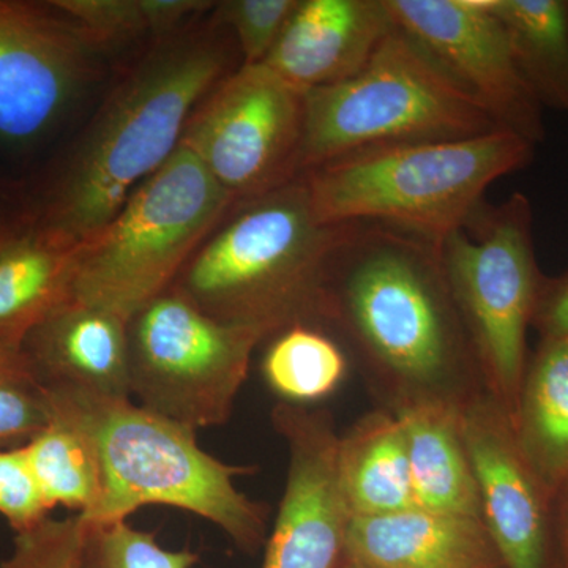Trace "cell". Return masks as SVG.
<instances>
[{
    "instance_id": "4316f807",
    "label": "cell",
    "mask_w": 568,
    "mask_h": 568,
    "mask_svg": "<svg viewBox=\"0 0 568 568\" xmlns=\"http://www.w3.org/2000/svg\"><path fill=\"white\" fill-rule=\"evenodd\" d=\"M84 521L80 514L51 515L32 528L14 534L13 547L0 568H80Z\"/></svg>"
},
{
    "instance_id": "83f0119b",
    "label": "cell",
    "mask_w": 568,
    "mask_h": 568,
    "mask_svg": "<svg viewBox=\"0 0 568 568\" xmlns=\"http://www.w3.org/2000/svg\"><path fill=\"white\" fill-rule=\"evenodd\" d=\"M298 0H231L219 7V18L237 39L242 65H260L272 51Z\"/></svg>"
},
{
    "instance_id": "52a82bcc",
    "label": "cell",
    "mask_w": 568,
    "mask_h": 568,
    "mask_svg": "<svg viewBox=\"0 0 568 568\" xmlns=\"http://www.w3.org/2000/svg\"><path fill=\"white\" fill-rule=\"evenodd\" d=\"M495 130L485 108L396 24L353 78L305 92L302 174L376 145Z\"/></svg>"
},
{
    "instance_id": "ac0fdd59",
    "label": "cell",
    "mask_w": 568,
    "mask_h": 568,
    "mask_svg": "<svg viewBox=\"0 0 568 568\" xmlns=\"http://www.w3.org/2000/svg\"><path fill=\"white\" fill-rule=\"evenodd\" d=\"M82 242L22 213L0 239V349L21 351L54 310L71 301Z\"/></svg>"
},
{
    "instance_id": "9a60e30c",
    "label": "cell",
    "mask_w": 568,
    "mask_h": 568,
    "mask_svg": "<svg viewBox=\"0 0 568 568\" xmlns=\"http://www.w3.org/2000/svg\"><path fill=\"white\" fill-rule=\"evenodd\" d=\"M396 22L387 0H298L263 62L301 92L358 73Z\"/></svg>"
},
{
    "instance_id": "8fae6325",
    "label": "cell",
    "mask_w": 568,
    "mask_h": 568,
    "mask_svg": "<svg viewBox=\"0 0 568 568\" xmlns=\"http://www.w3.org/2000/svg\"><path fill=\"white\" fill-rule=\"evenodd\" d=\"M97 47L52 2L0 0V142L47 136L92 81Z\"/></svg>"
},
{
    "instance_id": "5bb4252c",
    "label": "cell",
    "mask_w": 568,
    "mask_h": 568,
    "mask_svg": "<svg viewBox=\"0 0 568 568\" xmlns=\"http://www.w3.org/2000/svg\"><path fill=\"white\" fill-rule=\"evenodd\" d=\"M481 521L506 568H551L552 493L519 450L511 420L488 392L462 410Z\"/></svg>"
},
{
    "instance_id": "30bf717a",
    "label": "cell",
    "mask_w": 568,
    "mask_h": 568,
    "mask_svg": "<svg viewBox=\"0 0 568 568\" xmlns=\"http://www.w3.org/2000/svg\"><path fill=\"white\" fill-rule=\"evenodd\" d=\"M304 119V92L264 63L241 65L197 104L181 145L241 203L302 174Z\"/></svg>"
},
{
    "instance_id": "cb8c5ba5",
    "label": "cell",
    "mask_w": 568,
    "mask_h": 568,
    "mask_svg": "<svg viewBox=\"0 0 568 568\" xmlns=\"http://www.w3.org/2000/svg\"><path fill=\"white\" fill-rule=\"evenodd\" d=\"M349 357L317 325L297 324L272 336L261 365L267 387L280 402L312 406L343 386Z\"/></svg>"
},
{
    "instance_id": "277c9868",
    "label": "cell",
    "mask_w": 568,
    "mask_h": 568,
    "mask_svg": "<svg viewBox=\"0 0 568 568\" xmlns=\"http://www.w3.org/2000/svg\"><path fill=\"white\" fill-rule=\"evenodd\" d=\"M338 231L316 219L298 175L275 192L235 204L173 287L205 315L264 339L293 325H315Z\"/></svg>"
},
{
    "instance_id": "e0dca14e",
    "label": "cell",
    "mask_w": 568,
    "mask_h": 568,
    "mask_svg": "<svg viewBox=\"0 0 568 568\" xmlns=\"http://www.w3.org/2000/svg\"><path fill=\"white\" fill-rule=\"evenodd\" d=\"M346 562L365 568H506L480 518L422 507L351 519Z\"/></svg>"
},
{
    "instance_id": "f546056e",
    "label": "cell",
    "mask_w": 568,
    "mask_h": 568,
    "mask_svg": "<svg viewBox=\"0 0 568 568\" xmlns=\"http://www.w3.org/2000/svg\"><path fill=\"white\" fill-rule=\"evenodd\" d=\"M50 511L24 446L0 450V517L17 534L39 525L50 517Z\"/></svg>"
},
{
    "instance_id": "484cf974",
    "label": "cell",
    "mask_w": 568,
    "mask_h": 568,
    "mask_svg": "<svg viewBox=\"0 0 568 568\" xmlns=\"http://www.w3.org/2000/svg\"><path fill=\"white\" fill-rule=\"evenodd\" d=\"M47 420V392L24 354L0 349V450L26 446Z\"/></svg>"
},
{
    "instance_id": "8992f818",
    "label": "cell",
    "mask_w": 568,
    "mask_h": 568,
    "mask_svg": "<svg viewBox=\"0 0 568 568\" xmlns=\"http://www.w3.org/2000/svg\"><path fill=\"white\" fill-rule=\"evenodd\" d=\"M237 203L179 144L118 215L82 241L71 301L132 320L174 286L193 254Z\"/></svg>"
},
{
    "instance_id": "d6986e66",
    "label": "cell",
    "mask_w": 568,
    "mask_h": 568,
    "mask_svg": "<svg viewBox=\"0 0 568 568\" xmlns=\"http://www.w3.org/2000/svg\"><path fill=\"white\" fill-rule=\"evenodd\" d=\"M338 478L353 518L417 507L405 426L398 416L376 407L339 435Z\"/></svg>"
},
{
    "instance_id": "1f68e13d",
    "label": "cell",
    "mask_w": 568,
    "mask_h": 568,
    "mask_svg": "<svg viewBox=\"0 0 568 568\" xmlns=\"http://www.w3.org/2000/svg\"><path fill=\"white\" fill-rule=\"evenodd\" d=\"M551 568H568V478L552 495Z\"/></svg>"
},
{
    "instance_id": "2e32d148",
    "label": "cell",
    "mask_w": 568,
    "mask_h": 568,
    "mask_svg": "<svg viewBox=\"0 0 568 568\" xmlns=\"http://www.w3.org/2000/svg\"><path fill=\"white\" fill-rule=\"evenodd\" d=\"M21 353L44 390L130 399L129 321L69 301L26 336Z\"/></svg>"
},
{
    "instance_id": "ffe728a7",
    "label": "cell",
    "mask_w": 568,
    "mask_h": 568,
    "mask_svg": "<svg viewBox=\"0 0 568 568\" xmlns=\"http://www.w3.org/2000/svg\"><path fill=\"white\" fill-rule=\"evenodd\" d=\"M510 420L519 450L555 495L568 478V336L540 338Z\"/></svg>"
},
{
    "instance_id": "ba28073f",
    "label": "cell",
    "mask_w": 568,
    "mask_h": 568,
    "mask_svg": "<svg viewBox=\"0 0 568 568\" xmlns=\"http://www.w3.org/2000/svg\"><path fill=\"white\" fill-rule=\"evenodd\" d=\"M485 388L514 416L528 365V331L545 275L534 244V212L523 193L485 204L439 245Z\"/></svg>"
},
{
    "instance_id": "7a4b0ae2",
    "label": "cell",
    "mask_w": 568,
    "mask_h": 568,
    "mask_svg": "<svg viewBox=\"0 0 568 568\" xmlns=\"http://www.w3.org/2000/svg\"><path fill=\"white\" fill-rule=\"evenodd\" d=\"M230 62L212 33L160 40L111 93L33 212L81 242L103 230L178 151L190 115L231 73Z\"/></svg>"
},
{
    "instance_id": "9c48e42d",
    "label": "cell",
    "mask_w": 568,
    "mask_h": 568,
    "mask_svg": "<svg viewBox=\"0 0 568 568\" xmlns=\"http://www.w3.org/2000/svg\"><path fill=\"white\" fill-rule=\"evenodd\" d=\"M263 342L171 287L129 321L130 390L144 409L193 432L224 425Z\"/></svg>"
},
{
    "instance_id": "5b68a950",
    "label": "cell",
    "mask_w": 568,
    "mask_h": 568,
    "mask_svg": "<svg viewBox=\"0 0 568 568\" xmlns=\"http://www.w3.org/2000/svg\"><path fill=\"white\" fill-rule=\"evenodd\" d=\"M65 396L95 446L102 493L88 525L126 521L144 506H170L207 519L246 555L268 537L271 507L242 493L235 478L254 467L227 465L197 444L196 432L134 405L69 390Z\"/></svg>"
},
{
    "instance_id": "d4e9b609",
    "label": "cell",
    "mask_w": 568,
    "mask_h": 568,
    "mask_svg": "<svg viewBox=\"0 0 568 568\" xmlns=\"http://www.w3.org/2000/svg\"><path fill=\"white\" fill-rule=\"evenodd\" d=\"M193 549H168L155 534L134 529L126 521L84 523L80 568H193Z\"/></svg>"
},
{
    "instance_id": "7c38bea8",
    "label": "cell",
    "mask_w": 568,
    "mask_h": 568,
    "mask_svg": "<svg viewBox=\"0 0 568 568\" xmlns=\"http://www.w3.org/2000/svg\"><path fill=\"white\" fill-rule=\"evenodd\" d=\"M271 418L286 444L287 474L261 568H343L353 515L339 485L334 416L278 402Z\"/></svg>"
},
{
    "instance_id": "603a6c76",
    "label": "cell",
    "mask_w": 568,
    "mask_h": 568,
    "mask_svg": "<svg viewBox=\"0 0 568 568\" xmlns=\"http://www.w3.org/2000/svg\"><path fill=\"white\" fill-rule=\"evenodd\" d=\"M487 7L538 103L568 115V0H487Z\"/></svg>"
},
{
    "instance_id": "44dd1931",
    "label": "cell",
    "mask_w": 568,
    "mask_h": 568,
    "mask_svg": "<svg viewBox=\"0 0 568 568\" xmlns=\"http://www.w3.org/2000/svg\"><path fill=\"white\" fill-rule=\"evenodd\" d=\"M417 507L480 518V499L463 436L462 410L426 406L399 414Z\"/></svg>"
},
{
    "instance_id": "7402d4cb",
    "label": "cell",
    "mask_w": 568,
    "mask_h": 568,
    "mask_svg": "<svg viewBox=\"0 0 568 568\" xmlns=\"http://www.w3.org/2000/svg\"><path fill=\"white\" fill-rule=\"evenodd\" d=\"M44 392L48 420L24 446L29 466L51 510L62 506L85 517L102 493L95 446L69 399Z\"/></svg>"
},
{
    "instance_id": "6da1fadb",
    "label": "cell",
    "mask_w": 568,
    "mask_h": 568,
    "mask_svg": "<svg viewBox=\"0 0 568 568\" xmlns=\"http://www.w3.org/2000/svg\"><path fill=\"white\" fill-rule=\"evenodd\" d=\"M346 351L377 407L463 410L484 376L439 245L377 223L342 224L316 324Z\"/></svg>"
},
{
    "instance_id": "836d02e7",
    "label": "cell",
    "mask_w": 568,
    "mask_h": 568,
    "mask_svg": "<svg viewBox=\"0 0 568 568\" xmlns=\"http://www.w3.org/2000/svg\"><path fill=\"white\" fill-rule=\"evenodd\" d=\"M343 568H365V567H358V566H354V564L346 562V566Z\"/></svg>"
},
{
    "instance_id": "3957f363",
    "label": "cell",
    "mask_w": 568,
    "mask_h": 568,
    "mask_svg": "<svg viewBox=\"0 0 568 568\" xmlns=\"http://www.w3.org/2000/svg\"><path fill=\"white\" fill-rule=\"evenodd\" d=\"M532 142L495 130L351 152L302 174L327 226L377 223L440 245L484 207L497 181L528 166Z\"/></svg>"
},
{
    "instance_id": "f1b7e54d",
    "label": "cell",
    "mask_w": 568,
    "mask_h": 568,
    "mask_svg": "<svg viewBox=\"0 0 568 568\" xmlns=\"http://www.w3.org/2000/svg\"><path fill=\"white\" fill-rule=\"evenodd\" d=\"M52 6L97 44L151 33L142 0H51Z\"/></svg>"
},
{
    "instance_id": "4dcf8cb0",
    "label": "cell",
    "mask_w": 568,
    "mask_h": 568,
    "mask_svg": "<svg viewBox=\"0 0 568 568\" xmlns=\"http://www.w3.org/2000/svg\"><path fill=\"white\" fill-rule=\"evenodd\" d=\"M530 327L540 338L568 336V271L559 276L545 275Z\"/></svg>"
},
{
    "instance_id": "d6a6232c",
    "label": "cell",
    "mask_w": 568,
    "mask_h": 568,
    "mask_svg": "<svg viewBox=\"0 0 568 568\" xmlns=\"http://www.w3.org/2000/svg\"><path fill=\"white\" fill-rule=\"evenodd\" d=\"M20 219L11 220V222H0V239H2L3 235H6L7 231H9L10 227L13 226V224L17 223Z\"/></svg>"
},
{
    "instance_id": "4fadbf2b",
    "label": "cell",
    "mask_w": 568,
    "mask_h": 568,
    "mask_svg": "<svg viewBox=\"0 0 568 568\" xmlns=\"http://www.w3.org/2000/svg\"><path fill=\"white\" fill-rule=\"evenodd\" d=\"M396 24L477 100L497 129L545 140L544 106L523 78L487 0H387Z\"/></svg>"
}]
</instances>
